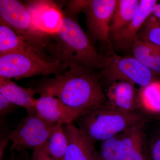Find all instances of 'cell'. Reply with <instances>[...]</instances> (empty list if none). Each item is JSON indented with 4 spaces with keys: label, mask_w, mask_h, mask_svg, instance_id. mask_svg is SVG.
Masks as SVG:
<instances>
[{
    "label": "cell",
    "mask_w": 160,
    "mask_h": 160,
    "mask_svg": "<svg viewBox=\"0 0 160 160\" xmlns=\"http://www.w3.org/2000/svg\"><path fill=\"white\" fill-rule=\"evenodd\" d=\"M98 71L70 67L52 77L43 78L31 88L40 96L57 98L72 112L77 120L107 102Z\"/></svg>",
    "instance_id": "1"
},
{
    "label": "cell",
    "mask_w": 160,
    "mask_h": 160,
    "mask_svg": "<svg viewBox=\"0 0 160 160\" xmlns=\"http://www.w3.org/2000/svg\"><path fill=\"white\" fill-rule=\"evenodd\" d=\"M63 13L60 29L52 35L54 40V57L56 60L70 67H81L98 71L101 55L78 22L77 17Z\"/></svg>",
    "instance_id": "2"
},
{
    "label": "cell",
    "mask_w": 160,
    "mask_h": 160,
    "mask_svg": "<svg viewBox=\"0 0 160 160\" xmlns=\"http://www.w3.org/2000/svg\"><path fill=\"white\" fill-rule=\"evenodd\" d=\"M78 128L95 144L122 133L130 127L145 122L144 117L137 112L126 113L106 104L77 120Z\"/></svg>",
    "instance_id": "3"
},
{
    "label": "cell",
    "mask_w": 160,
    "mask_h": 160,
    "mask_svg": "<svg viewBox=\"0 0 160 160\" xmlns=\"http://www.w3.org/2000/svg\"><path fill=\"white\" fill-rule=\"evenodd\" d=\"M0 20L11 27L43 57L56 60L52 36L34 25L24 3L18 0H0Z\"/></svg>",
    "instance_id": "4"
},
{
    "label": "cell",
    "mask_w": 160,
    "mask_h": 160,
    "mask_svg": "<svg viewBox=\"0 0 160 160\" xmlns=\"http://www.w3.org/2000/svg\"><path fill=\"white\" fill-rule=\"evenodd\" d=\"M68 68L58 60L48 59L38 54L14 52L0 55V78L22 79L60 74Z\"/></svg>",
    "instance_id": "5"
},
{
    "label": "cell",
    "mask_w": 160,
    "mask_h": 160,
    "mask_svg": "<svg viewBox=\"0 0 160 160\" xmlns=\"http://www.w3.org/2000/svg\"><path fill=\"white\" fill-rule=\"evenodd\" d=\"M101 55L99 73L102 83L109 86L118 81H127L145 87L155 80L154 75L132 55L122 57L106 47Z\"/></svg>",
    "instance_id": "6"
},
{
    "label": "cell",
    "mask_w": 160,
    "mask_h": 160,
    "mask_svg": "<svg viewBox=\"0 0 160 160\" xmlns=\"http://www.w3.org/2000/svg\"><path fill=\"white\" fill-rule=\"evenodd\" d=\"M117 0H85L86 34L94 44L112 49L110 27Z\"/></svg>",
    "instance_id": "7"
},
{
    "label": "cell",
    "mask_w": 160,
    "mask_h": 160,
    "mask_svg": "<svg viewBox=\"0 0 160 160\" xmlns=\"http://www.w3.org/2000/svg\"><path fill=\"white\" fill-rule=\"evenodd\" d=\"M11 134V151L32 150L42 146L49 139L56 125L45 122L35 109L27 112Z\"/></svg>",
    "instance_id": "8"
},
{
    "label": "cell",
    "mask_w": 160,
    "mask_h": 160,
    "mask_svg": "<svg viewBox=\"0 0 160 160\" xmlns=\"http://www.w3.org/2000/svg\"><path fill=\"white\" fill-rule=\"evenodd\" d=\"M32 22L48 34H54L62 22V9L55 2L46 0L27 1L24 3Z\"/></svg>",
    "instance_id": "9"
},
{
    "label": "cell",
    "mask_w": 160,
    "mask_h": 160,
    "mask_svg": "<svg viewBox=\"0 0 160 160\" xmlns=\"http://www.w3.org/2000/svg\"><path fill=\"white\" fill-rule=\"evenodd\" d=\"M158 2L156 0H140L139 7L135 16L126 27L111 39L113 50L131 52L134 40Z\"/></svg>",
    "instance_id": "10"
},
{
    "label": "cell",
    "mask_w": 160,
    "mask_h": 160,
    "mask_svg": "<svg viewBox=\"0 0 160 160\" xmlns=\"http://www.w3.org/2000/svg\"><path fill=\"white\" fill-rule=\"evenodd\" d=\"M68 146L65 160H99L95 144L73 123L63 125Z\"/></svg>",
    "instance_id": "11"
},
{
    "label": "cell",
    "mask_w": 160,
    "mask_h": 160,
    "mask_svg": "<svg viewBox=\"0 0 160 160\" xmlns=\"http://www.w3.org/2000/svg\"><path fill=\"white\" fill-rule=\"evenodd\" d=\"M138 92L135 84L127 81H118L109 85L105 92L109 106L118 111L132 113L138 109Z\"/></svg>",
    "instance_id": "12"
},
{
    "label": "cell",
    "mask_w": 160,
    "mask_h": 160,
    "mask_svg": "<svg viewBox=\"0 0 160 160\" xmlns=\"http://www.w3.org/2000/svg\"><path fill=\"white\" fill-rule=\"evenodd\" d=\"M34 109L42 119L50 124L66 125L77 120L72 112L52 96H40L36 100Z\"/></svg>",
    "instance_id": "13"
},
{
    "label": "cell",
    "mask_w": 160,
    "mask_h": 160,
    "mask_svg": "<svg viewBox=\"0 0 160 160\" xmlns=\"http://www.w3.org/2000/svg\"><path fill=\"white\" fill-rule=\"evenodd\" d=\"M144 124L145 122L139 123L122 133L123 160H148Z\"/></svg>",
    "instance_id": "14"
},
{
    "label": "cell",
    "mask_w": 160,
    "mask_h": 160,
    "mask_svg": "<svg viewBox=\"0 0 160 160\" xmlns=\"http://www.w3.org/2000/svg\"><path fill=\"white\" fill-rule=\"evenodd\" d=\"M36 94L31 87L24 88L11 79L0 78V94L16 106L26 109L27 112L34 109Z\"/></svg>",
    "instance_id": "15"
},
{
    "label": "cell",
    "mask_w": 160,
    "mask_h": 160,
    "mask_svg": "<svg viewBox=\"0 0 160 160\" xmlns=\"http://www.w3.org/2000/svg\"><path fill=\"white\" fill-rule=\"evenodd\" d=\"M132 55L155 76H160V46L137 37L131 48Z\"/></svg>",
    "instance_id": "16"
},
{
    "label": "cell",
    "mask_w": 160,
    "mask_h": 160,
    "mask_svg": "<svg viewBox=\"0 0 160 160\" xmlns=\"http://www.w3.org/2000/svg\"><path fill=\"white\" fill-rule=\"evenodd\" d=\"M14 52H29L43 57L11 27L0 20V55Z\"/></svg>",
    "instance_id": "17"
},
{
    "label": "cell",
    "mask_w": 160,
    "mask_h": 160,
    "mask_svg": "<svg viewBox=\"0 0 160 160\" xmlns=\"http://www.w3.org/2000/svg\"><path fill=\"white\" fill-rule=\"evenodd\" d=\"M140 0H117L110 27V41L122 30L135 16Z\"/></svg>",
    "instance_id": "18"
},
{
    "label": "cell",
    "mask_w": 160,
    "mask_h": 160,
    "mask_svg": "<svg viewBox=\"0 0 160 160\" xmlns=\"http://www.w3.org/2000/svg\"><path fill=\"white\" fill-rule=\"evenodd\" d=\"M138 109L151 114L160 113V82L155 80L138 92Z\"/></svg>",
    "instance_id": "19"
},
{
    "label": "cell",
    "mask_w": 160,
    "mask_h": 160,
    "mask_svg": "<svg viewBox=\"0 0 160 160\" xmlns=\"http://www.w3.org/2000/svg\"><path fill=\"white\" fill-rule=\"evenodd\" d=\"M62 123L55 126L47 141V150L54 160H65L68 146L67 137Z\"/></svg>",
    "instance_id": "20"
},
{
    "label": "cell",
    "mask_w": 160,
    "mask_h": 160,
    "mask_svg": "<svg viewBox=\"0 0 160 160\" xmlns=\"http://www.w3.org/2000/svg\"><path fill=\"white\" fill-rule=\"evenodd\" d=\"M99 160H123L122 133L102 142Z\"/></svg>",
    "instance_id": "21"
},
{
    "label": "cell",
    "mask_w": 160,
    "mask_h": 160,
    "mask_svg": "<svg viewBox=\"0 0 160 160\" xmlns=\"http://www.w3.org/2000/svg\"><path fill=\"white\" fill-rule=\"evenodd\" d=\"M137 37L160 46V19L152 13L144 23Z\"/></svg>",
    "instance_id": "22"
},
{
    "label": "cell",
    "mask_w": 160,
    "mask_h": 160,
    "mask_svg": "<svg viewBox=\"0 0 160 160\" xmlns=\"http://www.w3.org/2000/svg\"><path fill=\"white\" fill-rule=\"evenodd\" d=\"M12 131L7 121L0 122V160L4 159L6 147L11 141Z\"/></svg>",
    "instance_id": "23"
},
{
    "label": "cell",
    "mask_w": 160,
    "mask_h": 160,
    "mask_svg": "<svg viewBox=\"0 0 160 160\" xmlns=\"http://www.w3.org/2000/svg\"><path fill=\"white\" fill-rule=\"evenodd\" d=\"M18 107L0 94V122L7 121V118L14 113Z\"/></svg>",
    "instance_id": "24"
},
{
    "label": "cell",
    "mask_w": 160,
    "mask_h": 160,
    "mask_svg": "<svg viewBox=\"0 0 160 160\" xmlns=\"http://www.w3.org/2000/svg\"><path fill=\"white\" fill-rule=\"evenodd\" d=\"M46 143L32 150V160H54L48 152Z\"/></svg>",
    "instance_id": "25"
},
{
    "label": "cell",
    "mask_w": 160,
    "mask_h": 160,
    "mask_svg": "<svg viewBox=\"0 0 160 160\" xmlns=\"http://www.w3.org/2000/svg\"><path fill=\"white\" fill-rule=\"evenodd\" d=\"M148 160H160V138L151 146Z\"/></svg>",
    "instance_id": "26"
},
{
    "label": "cell",
    "mask_w": 160,
    "mask_h": 160,
    "mask_svg": "<svg viewBox=\"0 0 160 160\" xmlns=\"http://www.w3.org/2000/svg\"><path fill=\"white\" fill-rule=\"evenodd\" d=\"M18 160H32L29 153L26 151L20 152L19 156L18 157Z\"/></svg>",
    "instance_id": "27"
},
{
    "label": "cell",
    "mask_w": 160,
    "mask_h": 160,
    "mask_svg": "<svg viewBox=\"0 0 160 160\" xmlns=\"http://www.w3.org/2000/svg\"><path fill=\"white\" fill-rule=\"evenodd\" d=\"M152 14L160 19V2L157 3L152 9Z\"/></svg>",
    "instance_id": "28"
},
{
    "label": "cell",
    "mask_w": 160,
    "mask_h": 160,
    "mask_svg": "<svg viewBox=\"0 0 160 160\" xmlns=\"http://www.w3.org/2000/svg\"><path fill=\"white\" fill-rule=\"evenodd\" d=\"M2 160H18V158L16 156L14 151H11L9 156L7 158H4Z\"/></svg>",
    "instance_id": "29"
}]
</instances>
